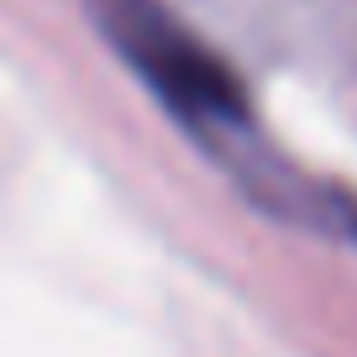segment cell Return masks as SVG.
Segmentation results:
<instances>
[{
    "label": "cell",
    "instance_id": "6da1fadb",
    "mask_svg": "<svg viewBox=\"0 0 357 357\" xmlns=\"http://www.w3.org/2000/svg\"><path fill=\"white\" fill-rule=\"evenodd\" d=\"M100 22L111 43L126 53V63L163 95L174 111L195 121H236L242 116V89L236 74L158 0H100Z\"/></svg>",
    "mask_w": 357,
    "mask_h": 357
}]
</instances>
